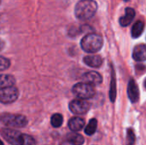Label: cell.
Segmentation results:
<instances>
[{"instance_id":"obj_16","label":"cell","mask_w":146,"mask_h":145,"mask_svg":"<svg viewBox=\"0 0 146 145\" xmlns=\"http://www.w3.org/2000/svg\"><path fill=\"white\" fill-rule=\"evenodd\" d=\"M111 82H110V98L111 102H115L116 97V80H115V73L114 68L111 70Z\"/></svg>"},{"instance_id":"obj_4","label":"cell","mask_w":146,"mask_h":145,"mask_svg":"<svg viewBox=\"0 0 146 145\" xmlns=\"http://www.w3.org/2000/svg\"><path fill=\"white\" fill-rule=\"evenodd\" d=\"M72 91L74 96L80 99H89L94 97L96 91L92 85L82 82L78 83L73 86Z\"/></svg>"},{"instance_id":"obj_10","label":"cell","mask_w":146,"mask_h":145,"mask_svg":"<svg viewBox=\"0 0 146 145\" xmlns=\"http://www.w3.org/2000/svg\"><path fill=\"white\" fill-rule=\"evenodd\" d=\"M133 57L137 62H144L146 61V45L145 44H139L134 47L133 52Z\"/></svg>"},{"instance_id":"obj_12","label":"cell","mask_w":146,"mask_h":145,"mask_svg":"<svg viewBox=\"0 0 146 145\" xmlns=\"http://www.w3.org/2000/svg\"><path fill=\"white\" fill-rule=\"evenodd\" d=\"M126 14L124 16H121L120 18V24L122 26H127L128 25H130V23L133 21L134 16H135V10L133 8H127L125 10Z\"/></svg>"},{"instance_id":"obj_20","label":"cell","mask_w":146,"mask_h":145,"mask_svg":"<svg viewBox=\"0 0 146 145\" xmlns=\"http://www.w3.org/2000/svg\"><path fill=\"white\" fill-rule=\"evenodd\" d=\"M135 142V134L133 129L129 128L127 131V138H126V145H133Z\"/></svg>"},{"instance_id":"obj_7","label":"cell","mask_w":146,"mask_h":145,"mask_svg":"<svg viewBox=\"0 0 146 145\" xmlns=\"http://www.w3.org/2000/svg\"><path fill=\"white\" fill-rule=\"evenodd\" d=\"M90 103L85 99H75L69 103V109L75 115H84L90 109Z\"/></svg>"},{"instance_id":"obj_1","label":"cell","mask_w":146,"mask_h":145,"mask_svg":"<svg viewBox=\"0 0 146 145\" xmlns=\"http://www.w3.org/2000/svg\"><path fill=\"white\" fill-rule=\"evenodd\" d=\"M98 9V3L93 0H81L75 5V16L81 21L91 19Z\"/></svg>"},{"instance_id":"obj_3","label":"cell","mask_w":146,"mask_h":145,"mask_svg":"<svg viewBox=\"0 0 146 145\" xmlns=\"http://www.w3.org/2000/svg\"><path fill=\"white\" fill-rule=\"evenodd\" d=\"M0 121L8 127L23 128L27 125V120L21 115H12L4 113L0 115Z\"/></svg>"},{"instance_id":"obj_15","label":"cell","mask_w":146,"mask_h":145,"mask_svg":"<svg viewBox=\"0 0 146 145\" xmlns=\"http://www.w3.org/2000/svg\"><path fill=\"white\" fill-rule=\"evenodd\" d=\"M15 83V79L9 74H1L0 75V88L12 86Z\"/></svg>"},{"instance_id":"obj_9","label":"cell","mask_w":146,"mask_h":145,"mask_svg":"<svg viewBox=\"0 0 146 145\" xmlns=\"http://www.w3.org/2000/svg\"><path fill=\"white\" fill-rule=\"evenodd\" d=\"M127 95L133 103H136L139 99V90L134 79H130L128 83Z\"/></svg>"},{"instance_id":"obj_2","label":"cell","mask_w":146,"mask_h":145,"mask_svg":"<svg viewBox=\"0 0 146 145\" xmlns=\"http://www.w3.org/2000/svg\"><path fill=\"white\" fill-rule=\"evenodd\" d=\"M104 44L103 38L95 33H90L85 36L80 42L81 48L87 53H95L101 50Z\"/></svg>"},{"instance_id":"obj_23","label":"cell","mask_w":146,"mask_h":145,"mask_svg":"<svg viewBox=\"0 0 146 145\" xmlns=\"http://www.w3.org/2000/svg\"><path fill=\"white\" fill-rule=\"evenodd\" d=\"M60 145H74V144H72L70 141H68V140H67V141H64V142H62V144Z\"/></svg>"},{"instance_id":"obj_8","label":"cell","mask_w":146,"mask_h":145,"mask_svg":"<svg viewBox=\"0 0 146 145\" xmlns=\"http://www.w3.org/2000/svg\"><path fill=\"white\" fill-rule=\"evenodd\" d=\"M82 79L84 82L91 84L92 85H99L102 83L103 81V78L102 75L96 72V71H91V72H87L85 74H83L82 76Z\"/></svg>"},{"instance_id":"obj_17","label":"cell","mask_w":146,"mask_h":145,"mask_svg":"<svg viewBox=\"0 0 146 145\" xmlns=\"http://www.w3.org/2000/svg\"><path fill=\"white\" fill-rule=\"evenodd\" d=\"M67 138L68 141H70L74 145H82L85 142L83 136H81L80 134H78V133H69L67 136Z\"/></svg>"},{"instance_id":"obj_24","label":"cell","mask_w":146,"mask_h":145,"mask_svg":"<svg viewBox=\"0 0 146 145\" xmlns=\"http://www.w3.org/2000/svg\"><path fill=\"white\" fill-rule=\"evenodd\" d=\"M3 47H4V43L0 39V51L3 50Z\"/></svg>"},{"instance_id":"obj_25","label":"cell","mask_w":146,"mask_h":145,"mask_svg":"<svg viewBox=\"0 0 146 145\" xmlns=\"http://www.w3.org/2000/svg\"><path fill=\"white\" fill-rule=\"evenodd\" d=\"M0 145H3V141H1V139H0Z\"/></svg>"},{"instance_id":"obj_21","label":"cell","mask_w":146,"mask_h":145,"mask_svg":"<svg viewBox=\"0 0 146 145\" xmlns=\"http://www.w3.org/2000/svg\"><path fill=\"white\" fill-rule=\"evenodd\" d=\"M9 66H10L9 60L3 56H0V71L8 69L9 68Z\"/></svg>"},{"instance_id":"obj_27","label":"cell","mask_w":146,"mask_h":145,"mask_svg":"<svg viewBox=\"0 0 146 145\" xmlns=\"http://www.w3.org/2000/svg\"><path fill=\"white\" fill-rule=\"evenodd\" d=\"M125 1H128V0H125Z\"/></svg>"},{"instance_id":"obj_19","label":"cell","mask_w":146,"mask_h":145,"mask_svg":"<svg viewBox=\"0 0 146 145\" xmlns=\"http://www.w3.org/2000/svg\"><path fill=\"white\" fill-rule=\"evenodd\" d=\"M62 122H63V117L62 115L60 114H55L51 116V119H50V123H51V126L55 128H58L60 127L62 125Z\"/></svg>"},{"instance_id":"obj_26","label":"cell","mask_w":146,"mask_h":145,"mask_svg":"<svg viewBox=\"0 0 146 145\" xmlns=\"http://www.w3.org/2000/svg\"><path fill=\"white\" fill-rule=\"evenodd\" d=\"M145 87L146 88V79H145Z\"/></svg>"},{"instance_id":"obj_6","label":"cell","mask_w":146,"mask_h":145,"mask_svg":"<svg viewBox=\"0 0 146 145\" xmlns=\"http://www.w3.org/2000/svg\"><path fill=\"white\" fill-rule=\"evenodd\" d=\"M19 96V91L14 85L0 88V103H14Z\"/></svg>"},{"instance_id":"obj_13","label":"cell","mask_w":146,"mask_h":145,"mask_svg":"<svg viewBox=\"0 0 146 145\" xmlns=\"http://www.w3.org/2000/svg\"><path fill=\"white\" fill-rule=\"evenodd\" d=\"M85 126V121L80 117H73L68 121V127L73 132H79Z\"/></svg>"},{"instance_id":"obj_5","label":"cell","mask_w":146,"mask_h":145,"mask_svg":"<svg viewBox=\"0 0 146 145\" xmlns=\"http://www.w3.org/2000/svg\"><path fill=\"white\" fill-rule=\"evenodd\" d=\"M2 137L11 145H21L23 141V134L20 132L9 129V128H3L0 131Z\"/></svg>"},{"instance_id":"obj_14","label":"cell","mask_w":146,"mask_h":145,"mask_svg":"<svg viewBox=\"0 0 146 145\" xmlns=\"http://www.w3.org/2000/svg\"><path fill=\"white\" fill-rule=\"evenodd\" d=\"M145 29V23L141 21H136L132 28L131 33H132V37L134 38H137L141 36V34L143 33Z\"/></svg>"},{"instance_id":"obj_18","label":"cell","mask_w":146,"mask_h":145,"mask_svg":"<svg viewBox=\"0 0 146 145\" xmlns=\"http://www.w3.org/2000/svg\"><path fill=\"white\" fill-rule=\"evenodd\" d=\"M97 127H98V121H97V120L96 119H92V120H90L88 125L85 128V133L86 135H88V136H92V135H93L96 132Z\"/></svg>"},{"instance_id":"obj_11","label":"cell","mask_w":146,"mask_h":145,"mask_svg":"<svg viewBox=\"0 0 146 145\" xmlns=\"http://www.w3.org/2000/svg\"><path fill=\"white\" fill-rule=\"evenodd\" d=\"M86 65L91 68H99L103 63V59L100 56H86L83 59Z\"/></svg>"},{"instance_id":"obj_22","label":"cell","mask_w":146,"mask_h":145,"mask_svg":"<svg viewBox=\"0 0 146 145\" xmlns=\"http://www.w3.org/2000/svg\"><path fill=\"white\" fill-rule=\"evenodd\" d=\"M21 145H36V141L33 137L27 134H23V141Z\"/></svg>"}]
</instances>
